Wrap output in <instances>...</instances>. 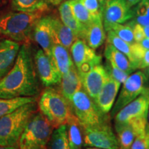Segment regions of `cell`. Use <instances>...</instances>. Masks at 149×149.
<instances>
[{"label": "cell", "instance_id": "1", "mask_svg": "<svg viewBox=\"0 0 149 149\" xmlns=\"http://www.w3.org/2000/svg\"><path fill=\"white\" fill-rule=\"evenodd\" d=\"M40 84L29 44L20 46L11 70L0 79V98L35 97L40 93Z\"/></svg>", "mask_w": 149, "mask_h": 149}, {"label": "cell", "instance_id": "2", "mask_svg": "<svg viewBox=\"0 0 149 149\" xmlns=\"http://www.w3.org/2000/svg\"><path fill=\"white\" fill-rule=\"evenodd\" d=\"M44 11L10 13L0 17V35L18 43L29 44L35 24Z\"/></svg>", "mask_w": 149, "mask_h": 149}, {"label": "cell", "instance_id": "3", "mask_svg": "<svg viewBox=\"0 0 149 149\" xmlns=\"http://www.w3.org/2000/svg\"><path fill=\"white\" fill-rule=\"evenodd\" d=\"M38 107L54 128L66 124L74 115L70 102L58 90L50 87L41 93Z\"/></svg>", "mask_w": 149, "mask_h": 149}, {"label": "cell", "instance_id": "4", "mask_svg": "<svg viewBox=\"0 0 149 149\" xmlns=\"http://www.w3.org/2000/svg\"><path fill=\"white\" fill-rule=\"evenodd\" d=\"M37 110L35 102H31L0 118V146H16L27 122Z\"/></svg>", "mask_w": 149, "mask_h": 149}, {"label": "cell", "instance_id": "5", "mask_svg": "<svg viewBox=\"0 0 149 149\" xmlns=\"http://www.w3.org/2000/svg\"><path fill=\"white\" fill-rule=\"evenodd\" d=\"M54 129L41 112L33 114L19 139V149H46Z\"/></svg>", "mask_w": 149, "mask_h": 149}, {"label": "cell", "instance_id": "6", "mask_svg": "<svg viewBox=\"0 0 149 149\" xmlns=\"http://www.w3.org/2000/svg\"><path fill=\"white\" fill-rule=\"evenodd\" d=\"M73 113L83 128L91 127L111 122L110 113H104L99 109L95 100L81 89L70 99Z\"/></svg>", "mask_w": 149, "mask_h": 149}, {"label": "cell", "instance_id": "7", "mask_svg": "<svg viewBox=\"0 0 149 149\" xmlns=\"http://www.w3.org/2000/svg\"><path fill=\"white\" fill-rule=\"evenodd\" d=\"M148 77L142 70L133 72L128 76L117 97V100L110 112V116L113 118L115 114L122 108L137 98L148 88Z\"/></svg>", "mask_w": 149, "mask_h": 149}, {"label": "cell", "instance_id": "8", "mask_svg": "<svg viewBox=\"0 0 149 149\" xmlns=\"http://www.w3.org/2000/svg\"><path fill=\"white\" fill-rule=\"evenodd\" d=\"M84 146L103 149H120V146L111 122L83 128Z\"/></svg>", "mask_w": 149, "mask_h": 149}, {"label": "cell", "instance_id": "9", "mask_svg": "<svg viewBox=\"0 0 149 149\" xmlns=\"http://www.w3.org/2000/svg\"><path fill=\"white\" fill-rule=\"evenodd\" d=\"M70 52L79 77L89 71L95 66L101 64V56L97 55L94 49L81 39H77L72 44Z\"/></svg>", "mask_w": 149, "mask_h": 149}, {"label": "cell", "instance_id": "10", "mask_svg": "<svg viewBox=\"0 0 149 149\" xmlns=\"http://www.w3.org/2000/svg\"><path fill=\"white\" fill-rule=\"evenodd\" d=\"M35 69L42 84L46 87L58 85L61 75L56 68L53 59L42 49H39L34 56Z\"/></svg>", "mask_w": 149, "mask_h": 149}, {"label": "cell", "instance_id": "11", "mask_svg": "<svg viewBox=\"0 0 149 149\" xmlns=\"http://www.w3.org/2000/svg\"><path fill=\"white\" fill-rule=\"evenodd\" d=\"M149 107V88L135 98L113 117L115 125L123 124L134 119L147 117Z\"/></svg>", "mask_w": 149, "mask_h": 149}, {"label": "cell", "instance_id": "12", "mask_svg": "<svg viewBox=\"0 0 149 149\" xmlns=\"http://www.w3.org/2000/svg\"><path fill=\"white\" fill-rule=\"evenodd\" d=\"M133 11L125 0H108L102 11L104 30L113 24H124L132 19Z\"/></svg>", "mask_w": 149, "mask_h": 149}, {"label": "cell", "instance_id": "13", "mask_svg": "<svg viewBox=\"0 0 149 149\" xmlns=\"http://www.w3.org/2000/svg\"><path fill=\"white\" fill-rule=\"evenodd\" d=\"M146 125L147 117L134 119L125 124L115 125L120 148L130 149L136 137L146 133Z\"/></svg>", "mask_w": 149, "mask_h": 149}, {"label": "cell", "instance_id": "14", "mask_svg": "<svg viewBox=\"0 0 149 149\" xmlns=\"http://www.w3.org/2000/svg\"><path fill=\"white\" fill-rule=\"evenodd\" d=\"M109 77L105 67L100 64L81 75L80 79L84 91L95 100Z\"/></svg>", "mask_w": 149, "mask_h": 149}, {"label": "cell", "instance_id": "15", "mask_svg": "<svg viewBox=\"0 0 149 149\" xmlns=\"http://www.w3.org/2000/svg\"><path fill=\"white\" fill-rule=\"evenodd\" d=\"M51 16L41 17L33 29L34 40L46 55L51 57L52 48L54 44Z\"/></svg>", "mask_w": 149, "mask_h": 149}, {"label": "cell", "instance_id": "16", "mask_svg": "<svg viewBox=\"0 0 149 149\" xmlns=\"http://www.w3.org/2000/svg\"><path fill=\"white\" fill-rule=\"evenodd\" d=\"M121 84L109 76L95 102L97 107L104 113H110L116 100L117 93L120 91Z\"/></svg>", "mask_w": 149, "mask_h": 149}, {"label": "cell", "instance_id": "17", "mask_svg": "<svg viewBox=\"0 0 149 149\" xmlns=\"http://www.w3.org/2000/svg\"><path fill=\"white\" fill-rule=\"evenodd\" d=\"M19 48V43L15 41H0V79H2L14 66Z\"/></svg>", "mask_w": 149, "mask_h": 149}, {"label": "cell", "instance_id": "18", "mask_svg": "<svg viewBox=\"0 0 149 149\" xmlns=\"http://www.w3.org/2000/svg\"><path fill=\"white\" fill-rule=\"evenodd\" d=\"M106 40L102 15L94 17L92 22L86 28L84 41L86 44L95 50L101 46Z\"/></svg>", "mask_w": 149, "mask_h": 149}, {"label": "cell", "instance_id": "19", "mask_svg": "<svg viewBox=\"0 0 149 149\" xmlns=\"http://www.w3.org/2000/svg\"><path fill=\"white\" fill-rule=\"evenodd\" d=\"M59 88L58 91L69 102L74 93L83 88L81 79L75 66H72L67 73L61 76Z\"/></svg>", "mask_w": 149, "mask_h": 149}, {"label": "cell", "instance_id": "20", "mask_svg": "<svg viewBox=\"0 0 149 149\" xmlns=\"http://www.w3.org/2000/svg\"><path fill=\"white\" fill-rule=\"evenodd\" d=\"M51 25L55 44H60L70 49L72 44L78 39L73 31L57 17H52Z\"/></svg>", "mask_w": 149, "mask_h": 149}, {"label": "cell", "instance_id": "21", "mask_svg": "<svg viewBox=\"0 0 149 149\" xmlns=\"http://www.w3.org/2000/svg\"><path fill=\"white\" fill-rule=\"evenodd\" d=\"M59 12L61 21L73 31L78 39L84 40L86 27L74 17L68 1H63L59 4Z\"/></svg>", "mask_w": 149, "mask_h": 149}, {"label": "cell", "instance_id": "22", "mask_svg": "<svg viewBox=\"0 0 149 149\" xmlns=\"http://www.w3.org/2000/svg\"><path fill=\"white\" fill-rule=\"evenodd\" d=\"M51 57L61 76L67 73L74 66L68 49L60 44H54Z\"/></svg>", "mask_w": 149, "mask_h": 149}, {"label": "cell", "instance_id": "23", "mask_svg": "<svg viewBox=\"0 0 149 149\" xmlns=\"http://www.w3.org/2000/svg\"><path fill=\"white\" fill-rule=\"evenodd\" d=\"M104 56L107 61H111L121 70H124L129 74L136 70L128 57L109 43H107L106 45Z\"/></svg>", "mask_w": 149, "mask_h": 149}, {"label": "cell", "instance_id": "24", "mask_svg": "<svg viewBox=\"0 0 149 149\" xmlns=\"http://www.w3.org/2000/svg\"><path fill=\"white\" fill-rule=\"evenodd\" d=\"M66 125L70 149H82L84 129L78 119L74 115Z\"/></svg>", "mask_w": 149, "mask_h": 149}, {"label": "cell", "instance_id": "25", "mask_svg": "<svg viewBox=\"0 0 149 149\" xmlns=\"http://www.w3.org/2000/svg\"><path fill=\"white\" fill-rule=\"evenodd\" d=\"M50 0H11L14 10L21 12H36L48 10Z\"/></svg>", "mask_w": 149, "mask_h": 149}, {"label": "cell", "instance_id": "26", "mask_svg": "<svg viewBox=\"0 0 149 149\" xmlns=\"http://www.w3.org/2000/svg\"><path fill=\"white\" fill-rule=\"evenodd\" d=\"M46 149H70L66 124L53 129Z\"/></svg>", "mask_w": 149, "mask_h": 149}, {"label": "cell", "instance_id": "27", "mask_svg": "<svg viewBox=\"0 0 149 149\" xmlns=\"http://www.w3.org/2000/svg\"><path fill=\"white\" fill-rule=\"evenodd\" d=\"M107 33V43L111 44L119 51L124 53L128 57L131 64H133L135 70H137V64H136V61L133 55V53H132L131 44L122 40L111 30L108 31Z\"/></svg>", "mask_w": 149, "mask_h": 149}, {"label": "cell", "instance_id": "28", "mask_svg": "<svg viewBox=\"0 0 149 149\" xmlns=\"http://www.w3.org/2000/svg\"><path fill=\"white\" fill-rule=\"evenodd\" d=\"M35 101L36 97H19L13 99L0 98V118L22 107V105Z\"/></svg>", "mask_w": 149, "mask_h": 149}, {"label": "cell", "instance_id": "29", "mask_svg": "<svg viewBox=\"0 0 149 149\" xmlns=\"http://www.w3.org/2000/svg\"><path fill=\"white\" fill-rule=\"evenodd\" d=\"M68 3L71 8L74 17L86 28L92 22L93 17L86 8L81 0H68Z\"/></svg>", "mask_w": 149, "mask_h": 149}, {"label": "cell", "instance_id": "30", "mask_svg": "<svg viewBox=\"0 0 149 149\" xmlns=\"http://www.w3.org/2000/svg\"><path fill=\"white\" fill-rule=\"evenodd\" d=\"M133 17L132 24H139L149 26V0H141L133 9Z\"/></svg>", "mask_w": 149, "mask_h": 149}, {"label": "cell", "instance_id": "31", "mask_svg": "<svg viewBox=\"0 0 149 149\" xmlns=\"http://www.w3.org/2000/svg\"><path fill=\"white\" fill-rule=\"evenodd\" d=\"M110 30L113 31L120 38L128 44H132L135 42L134 40L133 26L130 23L126 24H113L110 26L106 31Z\"/></svg>", "mask_w": 149, "mask_h": 149}, {"label": "cell", "instance_id": "32", "mask_svg": "<svg viewBox=\"0 0 149 149\" xmlns=\"http://www.w3.org/2000/svg\"><path fill=\"white\" fill-rule=\"evenodd\" d=\"M105 67L106 70L111 77L119 81L121 84L126 81L128 76L130 75L129 74L126 72L124 70H121L118 67H117L114 64L111 62V61H107V63L106 64Z\"/></svg>", "mask_w": 149, "mask_h": 149}, {"label": "cell", "instance_id": "33", "mask_svg": "<svg viewBox=\"0 0 149 149\" xmlns=\"http://www.w3.org/2000/svg\"><path fill=\"white\" fill-rule=\"evenodd\" d=\"M130 149H149V128L147 127L144 135L137 136L135 139Z\"/></svg>", "mask_w": 149, "mask_h": 149}, {"label": "cell", "instance_id": "34", "mask_svg": "<svg viewBox=\"0 0 149 149\" xmlns=\"http://www.w3.org/2000/svg\"><path fill=\"white\" fill-rule=\"evenodd\" d=\"M81 1L86 8L88 10L93 17L102 15L103 10L98 0H81Z\"/></svg>", "mask_w": 149, "mask_h": 149}, {"label": "cell", "instance_id": "35", "mask_svg": "<svg viewBox=\"0 0 149 149\" xmlns=\"http://www.w3.org/2000/svg\"><path fill=\"white\" fill-rule=\"evenodd\" d=\"M129 23L133 26V35L134 40L135 42H139L141 40L145 39L144 31H143V26L139 24H132Z\"/></svg>", "mask_w": 149, "mask_h": 149}, {"label": "cell", "instance_id": "36", "mask_svg": "<svg viewBox=\"0 0 149 149\" xmlns=\"http://www.w3.org/2000/svg\"><path fill=\"white\" fill-rule=\"evenodd\" d=\"M149 66V50L145 49L138 64V69H144Z\"/></svg>", "mask_w": 149, "mask_h": 149}, {"label": "cell", "instance_id": "37", "mask_svg": "<svg viewBox=\"0 0 149 149\" xmlns=\"http://www.w3.org/2000/svg\"><path fill=\"white\" fill-rule=\"evenodd\" d=\"M138 43L141 46H142L143 48H145V49L149 50V39L148 38H145Z\"/></svg>", "mask_w": 149, "mask_h": 149}, {"label": "cell", "instance_id": "38", "mask_svg": "<svg viewBox=\"0 0 149 149\" xmlns=\"http://www.w3.org/2000/svg\"><path fill=\"white\" fill-rule=\"evenodd\" d=\"M126 2L127 3V4L128 5V6L131 8L132 6H134L136 4H137L141 0H125Z\"/></svg>", "mask_w": 149, "mask_h": 149}, {"label": "cell", "instance_id": "39", "mask_svg": "<svg viewBox=\"0 0 149 149\" xmlns=\"http://www.w3.org/2000/svg\"><path fill=\"white\" fill-rule=\"evenodd\" d=\"M143 26V31H144L145 38L149 39V26Z\"/></svg>", "mask_w": 149, "mask_h": 149}, {"label": "cell", "instance_id": "40", "mask_svg": "<svg viewBox=\"0 0 149 149\" xmlns=\"http://www.w3.org/2000/svg\"><path fill=\"white\" fill-rule=\"evenodd\" d=\"M68 1V0H51V3H53V5H59L61 3H62L63 1Z\"/></svg>", "mask_w": 149, "mask_h": 149}, {"label": "cell", "instance_id": "41", "mask_svg": "<svg viewBox=\"0 0 149 149\" xmlns=\"http://www.w3.org/2000/svg\"><path fill=\"white\" fill-rule=\"evenodd\" d=\"M98 1H99V2H100V6H101L102 10H103L104 7L105 6L106 3H107V2L108 1V0H98Z\"/></svg>", "mask_w": 149, "mask_h": 149}, {"label": "cell", "instance_id": "42", "mask_svg": "<svg viewBox=\"0 0 149 149\" xmlns=\"http://www.w3.org/2000/svg\"><path fill=\"white\" fill-rule=\"evenodd\" d=\"M0 149H18L16 146H0Z\"/></svg>", "mask_w": 149, "mask_h": 149}, {"label": "cell", "instance_id": "43", "mask_svg": "<svg viewBox=\"0 0 149 149\" xmlns=\"http://www.w3.org/2000/svg\"><path fill=\"white\" fill-rule=\"evenodd\" d=\"M142 70L144 71V73L146 74V75L149 77V66L147 67V68H144V69H142Z\"/></svg>", "mask_w": 149, "mask_h": 149}, {"label": "cell", "instance_id": "44", "mask_svg": "<svg viewBox=\"0 0 149 149\" xmlns=\"http://www.w3.org/2000/svg\"><path fill=\"white\" fill-rule=\"evenodd\" d=\"M147 127L149 128V107L147 112Z\"/></svg>", "mask_w": 149, "mask_h": 149}, {"label": "cell", "instance_id": "45", "mask_svg": "<svg viewBox=\"0 0 149 149\" xmlns=\"http://www.w3.org/2000/svg\"><path fill=\"white\" fill-rule=\"evenodd\" d=\"M86 149H103V148H96V147H87Z\"/></svg>", "mask_w": 149, "mask_h": 149}, {"label": "cell", "instance_id": "46", "mask_svg": "<svg viewBox=\"0 0 149 149\" xmlns=\"http://www.w3.org/2000/svg\"><path fill=\"white\" fill-rule=\"evenodd\" d=\"M50 1H51V0H50Z\"/></svg>", "mask_w": 149, "mask_h": 149}, {"label": "cell", "instance_id": "47", "mask_svg": "<svg viewBox=\"0 0 149 149\" xmlns=\"http://www.w3.org/2000/svg\"><path fill=\"white\" fill-rule=\"evenodd\" d=\"M120 149H122V148H120Z\"/></svg>", "mask_w": 149, "mask_h": 149}]
</instances>
